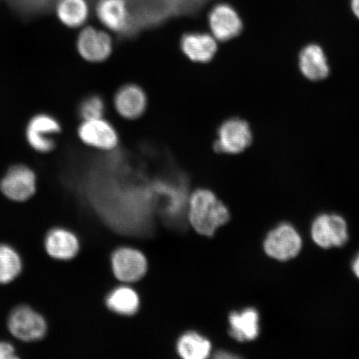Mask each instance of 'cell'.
<instances>
[{"instance_id":"26","label":"cell","mask_w":359,"mask_h":359,"mask_svg":"<svg viewBox=\"0 0 359 359\" xmlns=\"http://www.w3.org/2000/svg\"><path fill=\"white\" fill-rule=\"evenodd\" d=\"M352 268L353 273H355V276L359 279V254L358 255V257L355 258V259H354Z\"/></svg>"},{"instance_id":"12","label":"cell","mask_w":359,"mask_h":359,"mask_svg":"<svg viewBox=\"0 0 359 359\" xmlns=\"http://www.w3.org/2000/svg\"><path fill=\"white\" fill-rule=\"evenodd\" d=\"M114 107L122 118L135 120L140 118L147 110V94L136 84H127L119 88L114 97Z\"/></svg>"},{"instance_id":"22","label":"cell","mask_w":359,"mask_h":359,"mask_svg":"<svg viewBox=\"0 0 359 359\" xmlns=\"http://www.w3.org/2000/svg\"><path fill=\"white\" fill-rule=\"evenodd\" d=\"M105 110L104 100L100 96L92 95L81 102L79 115L83 121L101 118L104 115Z\"/></svg>"},{"instance_id":"19","label":"cell","mask_w":359,"mask_h":359,"mask_svg":"<svg viewBox=\"0 0 359 359\" xmlns=\"http://www.w3.org/2000/svg\"><path fill=\"white\" fill-rule=\"evenodd\" d=\"M177 351L185 359H204L212 351V344L198 334L187 333L179 339Z\"/></svg>"},{"instance_id":"16","label":"cell","mask_w":359,"mask_h":359,"mask_svg":"<svg viewBox=\"0 0 359 359\" xmlns=\"http://www.w3.org/2000/svg\"><path fill=\"white\" fill-rule=\"evenodd\" d=\"M45 249L53 259L67 260L78 254V238L65 229L56 228L49 231L45 239Z\"/></svg>"},{"instance_id":"9","label":"cell","mask_w":359,"mask_h":359,"mask_svg":"<svg viewBox=\"0 0 359 359\" xmlns=\"http://www.w3.org/2000/svg\"><path fill=\"white\" fill-rule=\"evenodd\" d=\"M79 55L91 62L105 61L111 55L114 43L110 35L93 27L81 31L77 39Z\"/></svg>"},{"instance_id":"14","label":"cell","mask_w":359,"mask_h":359,"mask_svg":"<svg viewBox=\"0 0 359 359\" xmlns=\"http://www.w3.org/2000/svg\"><path fill=\"white\" fill-rule=\"evenodd\" d=\"M299 66L304 77L313 82L325 79L330 73L324 49L316 43L309 44L302 49L299 53Z\"/></svg>"},{"instance_id":"1","label":"cell","mask_w":359,"mask_h":359,"mask_svg":"<svg viewBox=\"0 0 359 359\" xmlns=\"http://www.w3.org/2000/svg\"><path fill=\"white\" fill-rule=\"evenodd\" d=\"M229 219L230 213L226 205L213 192L201 189L193 193L189 204V221L199 234L212 236Z\"/></svg>"},{"instance_id":"7","label":"cell","mask_w":359,"mask_h":359,"mask_svg":"<svg viewBox=\"0 0 359 359\" xmlns=\"http://www.w3.org/2000/svg\"><path fill=\"white\" fill-rule=\"evenodd\" d=\"M85 145L100 151H112L119 144V136L109 121L97 118L84 120L78 131Z\"/></svg>"},{"instance_id":"6","label":"cell","mask_w":359,"mask_h":359,"mask_svg":"<svg viewBox=\"0 0 359 359\" xmlns=\"http://www.w3.org/2000/svg\"><path fill=\"white\" fill-rule=\"evenodd\" d=\"M311 236L321 248L343 246L348 241L346 222L338 215L323 214L314 219Z\"/></svg>"},{"instance_id":"23","label":"cell","mask_w":359,"mask_h":359,"mask_svg":"<svg viewBox=\"0 0 359 359\" xmlns=\"http://www.w3.org/2000/svg\"><path fill=\"white\" fill-rule=\"evenodd\" d=\"M18 358L15 347L8 342L0 341V359H15Z\"/></svg>"},{"instance_id":"2","label":"cell","mask_w":359,"mask_h":359,"mask_svg":"<svg viewBox=\"0 0 359 359\" xmlns=\"http://www.w3.org/2000/svg\"><path fill=\"white\" fill-rule=\"evenodd\" d=\"M8 329L16 339L34 342L46 334L47 324L41 314L27 305H21L8 316Z\"/></svg>"},{"instance_id":"13","label":"cell","mask_w":359,"mask_h":359,"mask_svg":"<svg viewBox=\"0 0 359 359\" xmlns=\"http://www.w3.org/2000/svg\"><path fill=\"white\" fill-rule=\"evenodd\" d=\"M181 49L188 60L198 64L212 61L218 50L217 40L212 34L191 32L183 35Z\"/></svg>"},{"instance_id":"24","label":"cell","mask_w":359,"mask_h":359,"mask_svg":"<svg viewBox=\"0 0 359 359\" xmlns=\"http://www.w3.org/2000/svg\"><path fill=\"white\" fill-rule=\"evenodd\" d=\"M351 8L353 15L359 20V0H351Z\"/></svg>"},{"instance_id":"25","label":"cell","mask_w":359,"mask_h":359,"mask_svg":"<svg viewBox=\"0 0 359 359\" xmlns=\"http://www.w3.org/2000/svg\"><path fill=\"white\" fill-rule=\"evenodd\" d=\"M215 358H222V359L223 358H237L238 356H236V355H234V354H232L231 353L221 351V352H218L217 353V355H215Z\"/></svg>"},{"instance_id":"18","label":"cell","mask_w":359,"mask_h":359,"mask_svg":"<svg viewBox=\"0 0 359 359\" xmlns=\"http://www.w3.org/2000/svg\"><path fill=\"white\" fill-rule=\"evenodd\" d=\"M56 13L62 25L79 28L88 20L89 8L86 0H60Z\"/></svg>"},{"instance_id":"20","label":"cell","mask_w":359,"mask_h":359,"mask_svg":"<svg viewBox=\"0 0 359 359\" xmlns=\"http://www.w3.org/2000/svg\"><path fill=\"white\" fill-rule=\"evenodd\" d=\"M107 304L112 311L130 316L137 311L139 297L136 292L129 287H119L109 295Z\"/></svg>"},{"instance_id":"17","label":"cell","mask_w":359,"mask_h":359,"mask_svg":"<svg viewBox=\"0 0 359 359\" xmlns=\"http://www.w3.org/2000/svg\"><path fill=\"white\" fill-rule=\"evenodd\" d=\"M259 313L253 308L246 309L241 312H233L229 317L230 334L239 342L252 341L259 334Z\"/></svg>"},{"instance_id":"5","label":"cell","mask_w":359,"mask_h":359,"mask_svg":"<svg viewBox=\"0 0 359 359\" xmlns=\"http://www.w3.org/2000/svg\"><path fill=\"white\" fill-rule=\"evenodd\" d=\"M37 178L32 169L24 165L12 167L0 182L3 194L13 201H28L34 195Z\"/></svg>"},{"instance_id":"11","label":"cell","mask_w":359,"mask_h":359,"mask_svg":"<svg viewBox=\"0 0 359 359\" xmlns=\"http://www.w3.org/2000/svg\"><path fill=\"white\" fill-rule=\"evenodd\" d=\"M111 264L116 279L126 283L140 280L147 268L144 255L132 248L116 250L112 257Z\"/></svg>"},{"instance_id":"21","label":"cell","mask_w":359,"mask_h":359,"mask_svg":"<svg viewBox=\"0 0 359 359\" xmlns=\"http://www.w3.org/2000/svg\"><path fill=\"white\" fill-rule=\"evenodd\" d=\"M22 260L17 251L7 245H0V284L6 285L20 275Z\"/></svg>"},{"instance_id":"10","label":"cell","mask_w":359,"mask_h":359,"mask_svg":"<svg viewBox=\"0 0 359 359\" xmlns=\"http://www.w3.org/2000/svg\"><path fill=\"white\" fill-rule=\"evenodd\" d=\"M208 22L212 34L217 41L226 42L235 39L243 29L239 13L227 4L215 6L209 13Z\"/></svg>"},{"instance_id":"3","label":"cell","mask_w":359,"mask_h":359,"mask_svg":"<svg viewBox=\"0 0 359 359\" xmlns=\"http://www.w3.org/2000/svg\"><path fill=\"white\" fill-rule=\"evenodd\" d=\"M215 149L221 154H239L248 148L253 140L252 131L246 121L231 118L219 128Z\"/></svg>"},{"instance_id":"4","label":"cell","mask_w":359,"mask_h":359,"mask_svg":"<svg viewBox=\"0 0 359 359\" xmlns=\"http://www.w3.org/2000/svg\"><path fill=\"white\" fill-rule=\"evenodd\" d=\"M302 247V237L289 224H282L269 233L264 241V250L268 257L280 262L293 259Z\"/></svg>"},{"instance_id":"8","label":"cell","mask_w":359,"mask_h":359,"mask_svg":"<svg viewBox=\"0 0 359 359\" xmlns=\"http://www.w3.org/2000/svg\"><path fill=\"white\" fill-rule=\"evenodd\" d=\"M60 132L61 124L55 116L38 114L30 120L26 129V138L34 150L47 154L55 147V137Z\"/></svg>"},{"instance_id":"15","label":"cell","mask_w":359,"mask_h":359,"mask_svg":"<svg viewBox=\"0 0 359 359\" xmlns=\"http://www.w3.org/2000/svg\"><path fill=\"white\" fill-rule=\"evenodd\" d=\"M96 11L98 20L112 32L122 33L128 28L130 16L123 0H100Z\"/></svg>"}]
</instances>
